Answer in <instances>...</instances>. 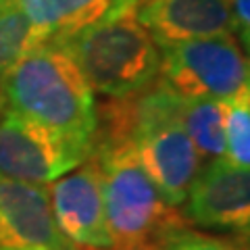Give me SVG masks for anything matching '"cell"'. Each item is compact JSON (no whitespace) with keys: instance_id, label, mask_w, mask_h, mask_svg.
<instances>
[{"instance_id":"1","label":"cell","mask_w":250,"mask_h":250,"mask_svg":"<svg viewBox=\"0 0 250 250\" xmlns=\"http://www.w3.org/2000/svg\"><path fill=\"white\" fill-rule=\"evenodd\" d=\"M0 104L94 148V92L80 67L59 46L40 44L6 69L0 75Z\"/></svg>"},{"instance_id":"2","label":"cell","mask_w":250,"mask_h":250,"mask_svg":"<svg viewBox=\"0 0 250 250\" xmlns=\"http://www.w3.org/2000/svg\"><path fill=\"white\" fill-rule=\"evenodd\" d=\"M113 250H159L173 229L184 228L182 210L169 205L138 156L123 140H94Z\"/></svg>"},{"instance_id":"3","label":"cell","mask_w":250,"mask_h":250,"mask_svg":"<svg viewBox=\"0 0 250 250\" xmlns=\"http://www.w3.org/2000/svg\"><path fill=\"white\" fill-rule=\"evenodd\" d=\"M134 6H123L54 44L80 67L92 92L106 98H123L144 90L161 71V48L136 19Z\"/></svg>"},{"instance_id":"4","label":"cell","mask_w":250,"mask_h":250,"mask_svg":"<svg viewBox=\"0 0 250 250\" xmlns=\"http://www.w3.org/2000/svg\"><path fill=\"white\" fill-rule=\"evenodd\" d=\"M159 80L186 98L233 103L250 85V57L231 34L179 42L161 50Z\"/></svg>"},{"instance_id":"5","label":"cell","mask_w":250,"mask_h":250,"mask_svg":"<svg viewBox=\"0 0 250 250\" xmlns=\"http://www.w3.org/2000/svg\"><path fill=\"white\" fill-rule=\"evenodd\" d=\"M92 146L0 108V175L48 186L92 156Z\"/></svg>"},{"instance_id":"6","label":"cell","mask_w":250,"mask_h":250,"mask_svg":"<svg viewBox=\"0 0 250 250\" xmlns=\"http://www.w3.org/2000/svg\"><path fill=\"white\" fill-rule=\"evenodd\" d=\"M188 225L233 240L250 238V169L225 156L202 165L179 207Z\"/></svg>"},{"instance_id":"7","label":"cell","mask_w":250,"mask_h":250,"mask_svg":"<svg viewBox=\"0 0 250 250\" xmlns=\"http://www.w3.org/2000/svg\"><path fill=\"white\" fill-rule=\"evenodd\" d=\"M52 213L61 231L82 250H113L100 171L90 156L80 167L48 184Z\"/></svg>"},{"instance_id":"8","label":"cell","mask_w":250,"mask_h":250,"mask_svg":"<svg viewBox=\"0 0 250 250\" xmlns=\"http://www.w3.org/2000/svg\"><path fill=\"white\" fill-rule=\"evenodd\" d=\"M0 250H82L61 231L44 184L0 175Z\"/></svg>"},{"instance_id":"9","label":"cell","mask_w":250,"mask_h":250,"mask_svg":"<svg viewBox=\"0 0 250 250\" xmlns=\"http://www.w3.org/2000/svg\"><path fill=\"white\" fill-rule=\"evenodd\" d=\"M134 13L161 50L188 40L233 36L231 0H138Z\"/></svg>"},{"instance_id":"10","label":"cell","mask_w":250,"mask_h":250,"mask_svg":"<svg viewBox=\"0 0 250 250\" xmlns=\"http://www.w3.org/2000/svg\"><path fill=\"white\" fill-rule=\"evenodd\" d=\"M44 42L61 44L138 0H17Z\"/></svg>"},{"instance_id":"11","label":"cell","mask_w":250,"mask_h":250,"mask_svg":"<svg viewBox=\"0 0 250 250\" xmlns=\"http://www.w3.org/2000/svg\"><path fill=\"white\" fill-rule=\"evenodd\" d=\"M225 113L228 103L179 96L177 119L196 144L202 159L210 161L225 154Z\"/></svg>"},{"instance_id":"12","label":"cell","mask_w":250,"mask_h":250,"mask_svg":"<svg viewBox=\"0 0 250 250\" xmlns=\"http://www.w3.org/2000/svg\"><path fill=\"white\" fill-rule=\"evenodd\" d=\"M46 44L17 0L0 4V75L36 46Z\"/></svg>"},{"instance_id":"13","label":"cell","mask_w":250,"mask_h":250,"mask_svg":"<svg viewBox=\"0 0 250 250\" xmlns=\"http://www.w3.org/2000/svg\"><path fill=\"white\" fill-rule=\"evenodd\" d=\"M225 159L250 169V111L242 100L228 103L225 113Z\"/></svg>"},{"instance_id":"14","label":"cell","mask_w":250,"mask_h":250,"mask_svg":"<svg viewBox=\"0 0 250 250\" xmlns=\"http://www.w3.org/2000/svg\"><path fill=\"white\" fill-rule=\"evenodd\" d=\"M159 250H242L233 238L184 225L161 242Z\"/></svg>"},{"instance_id":"15","label":"cell","mask_w":250,"mask_h":250,"mask_svg":"<svg viewBox=\"0 0 250 250\" xmlns=\"http://www.w3.org/2000/svg\"><path fill=\"white\" fill-rule=\"evenodd\" d=\"M233 11V36L242 50L250 54V0H231Z\"/></svg>"},{"instance_id":"16","label":"cell","mask_w":250,"mask_h":250,"mask_svg":"<svg viewBox=\"0 0 250 250\" xmlns=\"http://www.w3.org/2000/svg\"><path fill=\"white\" fill-rule=\"evenodd\" d=\"M236 242L240 244L242 250H250V238H248V240H236Z\"/></svg>"},{"instance_id":"17","label":"cell","mask_w":250,"mask_h":250,"mask_svg":"<svg viewBox=\"0 0 250 250\" xmlns=\"http://www.w3.org/2000/svg\"><path fill=\"white\" fill-rule=\"evenodd\" d=\"M244 104H246V108L250 111V85H248V90H246V94H244Z\"/></svg>"},{"instance_id":"18","label":"cell","mask_w":250,"mask_h":250,"mask_svg":"<svg viewBox=\"0 0 250 250\" xmlns=\"http://www.w3.org/2000/svg\"><path fill=\"white\" fill-rule=\"evenodd\" d=\"M2 2H4V0H0V4H2Z\"/></svg>"},{"instance_id":"19","label":"cell","mask_w":250,"mask_h":250,"mask_svg":"<svg viewBox=\"0 0 250 250\" xmlns=\"http://www.w3.org/2000/svg\"><path fill=\"white\" fill-rule=\"evenodd\" d=\"M0 108H2V104H0Z\"/></svg>"},{"instance_id":"20","label":"cell","mask_w":250,"mask_h":250,"mask_svg":"<svg viewBox=\"0 0 250 250\" xmlns=\"http://www.w3.org/2000/svg\"><path fill=\"white\" fill-rule=\"evenodd\" d=\"M248 57H250V54H248Z\"/></svg>"}]
</instances>
